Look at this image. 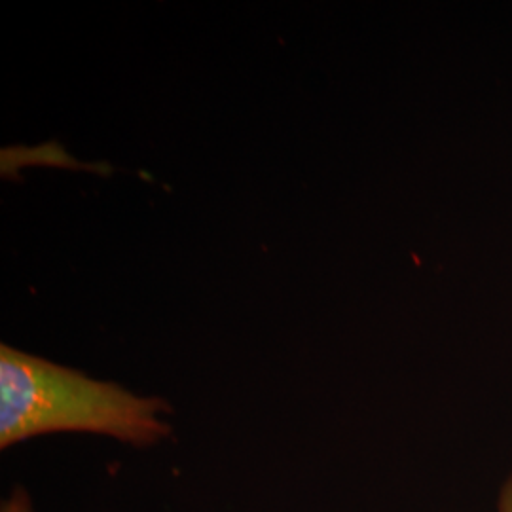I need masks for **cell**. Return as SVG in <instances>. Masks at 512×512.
<instances>
[{
    "instance_id": "7a4b0ae2",
    "label": "cell",
    "mask_w": 512,
    "mask_h": 512,
    "mask_svg": "<svg viewBox=\"0 0 512 512\" xmlns=\"http://www.w3.org/2000/svg\"><path fill=\"white\" fill-rule=\"evenodd\" d=\"M0 512H35V505L23 486H14L10 494L2 499Z\"/></svg>"
},
{
    "instance_id": "6da1fadb",
    "label": "cell",
    "mask_w": 512,
    "mask_h": 512,
    "mask_svg": "<svg viewBox=\"0 0 512 512\" xmlns=\"http://www.w3.org/2000/svg\"><path fill=\"white\" fill-rule=\"evenodd\" d=\"M173 408L69 366L0 346V450L21 442L86 433L150 448L169 439Z\"/></svg>"
},
{
    "instance_id": "3957f363",
    "label": "cell",
    "mask_w": 512,
    "mask_h": 512,
    "mask_svg": "<svg viewBox=\"0 0 512 512\" xmlns=\"http://www.w3.org/2000/svg\"><path fill=\"white\" fill-rule=\"evenodd\" d=\"M497 512H512V471L499 488Z\"/></svg>"
}]
</instances>
